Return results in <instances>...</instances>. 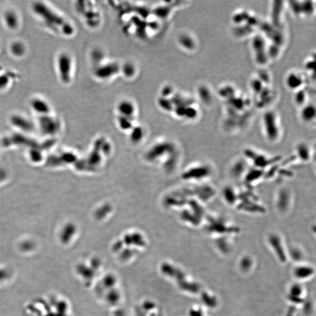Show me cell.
Masks as SVG:
<instances>
[{"label": "cell", "instance_id": "6da1fadb", "mask_svg": "<svg viewBox=\"0 0 316 316\" xmlns=\"http://www.w3.org/2000/svg\"><path fill=\"white\" fill-rule=\"evenodd\" d=\"M33 9L44 24L56 34L65 37H71L74 34L73 25L50 6L37 2L33 6Z\"/></svg>", "mask_w": 316, "mask_h": 316}, {"label": "cell", "instance_id": "3957f363", "mask_svg": "<svg viewBox=\"0 0 316 316\" xmlns=\"http://www.w3.org/2000/svg\"><path fill=\"white\" fill-rule=\"evenodd\" d=\"M58 68L59 77L65 83H69L72 80L73 71V61L67 54H62L58 59Z\"/></svg>", "mask_w": 316, "mask_h": 316}, {"label": "cell", "instance_id": "8992f818", "mask_svg": "<svg viewBox=\"0 0 316 316\" xmlns=\"http://www.w3.org/2000/svg\"><path fill=\"white\" fill-rule=\"evenodd\" d=\"M300 109V116L304 123H313L316 121V103L311 102Z\"/></svg>", "mask_w": 316, "mask_h": 316}, {"label": "cell", "instance_id": "52a82bcc", "mask_svg": "<svg viewBox=\"0 0 316 316\" xmlns=\"http://www.w3.org/2000/svg\"><path fill=\"white\" fill-rule=\"evenodd\" d=\"M31 105L32 108H34L37 111H42L47 113L50 110L49 109L50 107L47 101L41 99V98H34L31 101Z\"/></svg>", "mask_w": 316, "mask_h": 316}, {"label": "cell", "instance_id": "7a4b0ae2", "mask_svg": "<svg viewBox=\"0 0 316 316\" xmlns=\"http://www.w3.org/2000/svg\"><path fill=\"white\" fill-rule=\"evenodd\" d=\"M212 167L206 163H197L191 166L184 173V178L193 182L205 180L212 176Z\"/></svg>", "mask_w": 316, "mask_h": 316}, {"label": "cell", "instance_id": "277c9868", "mask_svg": "<svg viewBox=\"0 0 316 316\" xmlns=\"http://www.w3.org/2000/svg\"><path fill=\"white\" fill-rule=\"evenodd\" d=\"M286 81L290 89L296 92L307 87L309 80L303 70L294 69L288 75Z\"/></svg>", "mask_w": 316, "mask_h": 316}, {"label": "cell", "instance_id": "5b68a950", "mask_svg": "<svg viewBox=\"0 0 316 316\" xmlns=\"http://www.w3.org/2000/svg\"><path fill=\"white\" fill-rule=\"evenodd\" d=\"M302 70L309 81L316 82V51L310 52L306 56Z\"/></svg>", "mask_w": 316, "mask_h": 316}]
</instances>
